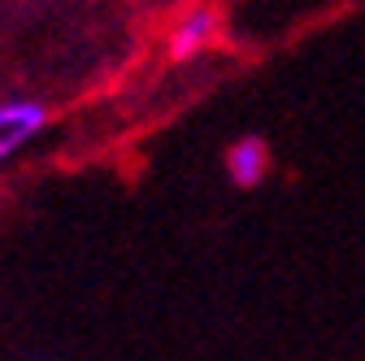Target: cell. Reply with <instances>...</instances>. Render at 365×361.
Segmentation results:
<instances>
[{"label":"cell","instance_id":"obj_4","mask_svg":"<svg viewBox=\"0 0 365 361\" xmlns=\"http://www.w3.org/2000/svg\"><path fill=\"white\" fill-rule=\"evenodd\" d=\"M130 5H153V0H130Z\"/></svg>","mask_w":365,"mask_h":361},{"label":"cell","instance_id":"obj_1","mask_svg":"<svg viewBox=\"0 0 365 361\" xmlns=\"http://www.w3.org/2000/svg\"><path fill=\"white\" fill-rule=\"evenodd\" d=\"M43 126H48V109L39 101H0V170H5Z\"/></svg>","mask_w":365,"mask_h":361},{"label":"cell","instance_id":"obj_2","mask_svg":"<svg viewBox=\"0 0 365 361\" xmlns=\"http://www.w3.org/2000/svg\"><path fill=\"white\" fill-rule=\"evenodd\" d=\"M222 39V9L217 5H192L170 31V57L174 61H187L209 53L213 44Z\"/></svg>","mask_w":365,"mask_h":361},{"label":"cell","instance_id":"obj_3","mask_svg":"<svg viewBox=\"0 0 365 361\" xmlns=\"http://www.w3.org/2000/svg\"><path fill=\"white\" fill-rule=\"evenodd\" d=\"M226 166V178H231L235 188H261L265 174H269V144L261 140V135H240V140H231V148H226L222 157Z\"/></svg>","mask_w":365,"mask_h":361}]
</instances>
